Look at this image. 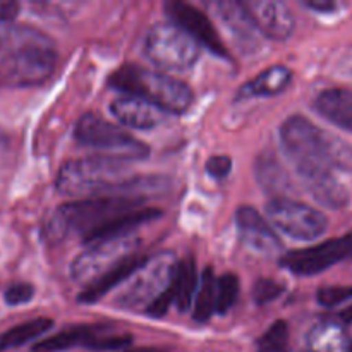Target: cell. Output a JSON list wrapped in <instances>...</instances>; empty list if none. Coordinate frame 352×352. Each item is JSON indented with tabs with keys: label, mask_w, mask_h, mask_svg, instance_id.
Instances as JSON below:
<instances>
[{
	"label": "cell",
	"mask_w": 352,
	"mask_h": 352,
	"mask_svg": "<svg viewBox=\"0 0 352 352\" xmlns=\"http://www.w3.org/2000/svg\"><path fill=\"white\" fill-rule=\"evenodd\" d=\"M280 144L301 181L332 170L352 172V144L302 116L282 124Z\"/></svg>",
	"instance_id": "1"
},
{
	"label": "cell",
	"mask_w": 352,
	"mask_h": 352,
	"mask_svg": "<svg viewBox=\"0 0 352 352\" xmlns=\"http://www.w3.org/2000/svg\"><path fill=\"white\" fill-rule=\"evenodd\" d=\"M54 41L41 31L0 23V85L26 88L47 81L55 69Z\"/></svg>",
	"instance_id": "2"
},
{
	"label": "cell",
	"mask_w": 352,
	"mask_h": 352,
	"mask_svg": "<svg viewBox=\"0 0 352 352\" xmlns=\"http://www.w3.org/2000/svg\"><path fill=\"white\" fill-rule=\"evenodd\" d=\"M144 179L134 177L127 162L95 155L65 162L57 174L55 188L65 196H86L110 192V196H127L120 192H136Z\"/></svg>",
	"instance_id": "3"
},
{
	"label": "cell",
	"mask_w": 352,
	"mask_h": 352,
	"mask_svg": "<svg viewBox=\"0 0 352 352\" xmlns=\"http://www.w3.org/2000/svg\"><path fill=\"white\" fill-rule=\"evenodd\" d=\"M141 198L136 196H93L79 201L65 203L48 215L43 223V236L50 243H60L72 234L82 237L112 217L136 210Z\"/></svg>",
	"instance_id": "4"
},
{
	"label": "cell",
	"mask_w": 352,
	"mask_h": 352,
	"mask_svg": "<svg viewBox=\"0 0 352 352\" xmlns=\"http://www.w3.org/2000/svg\"><path fill=\"white\" fill-rule=\"evenodd\" d=\"M109 86L126 96H136L167 113H184L192 103L186 82L134 64H124L109 76Z\"/></svg>",
	"instance_id": "5"
},
{
	"label": "cell",
	"mask_w": 352,
	"mask_h": 352,
	"mask_svg": "<svg viewBox=\"0 0 352 352\" xmlns=\"http://www.w3.org/2000/svg\"><path fill=\"white\" fill-rule=\"evenodd\" d=\"M74 138L82 146L100 150V155L131 162L150 155V148L138 141L117 124L109 122L96 113H85L74 127Z\"/></svg>",
	"instance_id": "6"
},
{
	"label": "cell",
	"mask_w": 352,
	"mask_h": 352,
	"mask_svg": "<svg viewBox=\"0 0 352 352\" xmlns=\"http://www.w3.org/2000/svg\"><path fill=\"white\" fill-rule=\"evenodd\" d=\"M144 54L164 71H189L199 58V45L174 23L157 24L148 33Z\"/></svg>",
	"instance_id": "7"
},
{
	"label": "cell",
	"mask_w": 352,
	"mask_h": 352,
	"mask_svg": "<svg viewBox=\"0 0 352 352\" xmlns=\"http://www.w3.org/2000/svg\"><path fill=\"white\" fill-rule=\"evenodd\" d=\"M179 261L172 253H162L148 258L140 270L129 278L126 291L117 298L120 306L129 309H146L157 298H160L172 284Z\"/></svg>",
	"instance_id": "8"
},
{
	"label": "cell",
	"mask_w": 352,
	"mask_h": 352,
	"mask_svg": "<svg viewBox=\"0 0 352 352\" xmlns=\"http://www.w3.org/2000/svg\"><path fill=\"white\" fill-rule=\"evenodd\" d=\"M270 222L280 232L296 241H315L329 227V220L320 210L291 198H274L267 205Z\"/></svg>",
	"instance_id": "9"
},
{
	"label": "cell",
	"mask_w": 352,
	"mask_h": 352,
	"mask_svg": "<svg viewBox=\"0 0 352 352\" xmlns=\"http://www.w3.org/2000/svg\"><path fill=\"white\" fill-rule=\"evenodd\" d=\"M140 246V239L133 236L117 237V239L100 241L89 244L85 253L79 254L71 265V277L76 282L96 280L105 272L119 265L120 261L134 256ZM89 282V284H91Z\"/></svg>",
	"instance_id": "10"
},
{
	"label": "cell",
	"mask_w": 352,
	"mask_h": 352,
	"mask_svg": "<svg viewBox=\"0 0 352 352\" xmlns=\"http://www.w3.org/2000/svg\"><path fill=\"white\" fill-rule=\"evenodd\" d=\"M352 256V232L344 237L325 241L315 248L308 250L289 251L280 260L282 267L289 272L302 277L316 275L327 268L333 267L339 261Z\"/></svg>",
	"instance_id": "11"
},
{
	"label": "cell",
	"mask_w": 352,
	"mask_h": 352,
	"mask_svg": "<svg viewBox=\"0 0 352 352\" xmlns=\"http://www.w3.org/2000/svg\"><path fill=\"white\" fill-rule=\"evenodd\" d=\"M165 10H167L168 17L174 21V24L182 28L196 43L203 45L206 50H210L217 57H229V50L226 48L223 41L220 40L215 26H213V23L208 19L206 14H203L201 10L196 9L191 3L179 2V0L165 3Z\"/></svg>",
	"instance_id": "12"
},
{
	"label": "cell",
	"mask_w": 352,
	"mask_h": 352,
	"mask_svg": "<svg viewBox=\"0 0 352 352\" xmlns=\"http://www.w3.org/2000/svg\"><path fill=\"white\" fill-rule=\"evenodd\" d=\"M260 33L268 40L284 41L296 30V19L287 3L278 0H248L243 2Z\"/></svg>",
	"instance_id": "13"
},
{
	"label": "cell",
	"mask_w": 352,
	"mask_h": 352,
	"mask_svg": "<svg viewBox=\"0 0 352 352\" xmlns=\"http://www.w3.org/2000/svg\"><path fill=\"white\" fill-rule=\"evenodd\" d=\"M215 9L217 16L220 17L222 24L227 28L236 47L244 55L258 52L261 43L260 38L263 34L260 33L254 21L251 19L244 3L234 2V0H220V2L215 3Z\"/></svg>",
	"instance_id": "14"
},
{
	"label": "cell",
	"mask_w": 352,
	"mask_h": 352,
	"mask_svg": "<svg viewBox=\"0 0 352 352\" xmlns=\"http://www.w3.org/2000/svg\"><path fill=\"white\" fill-rule=\"evenodd\" d=\"M237 232L241 241L254 253L272 256L280 251L282 243L270 223L251 206H241L236 212Z\"/></svg>",
	"instance_id": "15"
},
{
	"label": "cell",
	"mask_w": 352,
	"mask_h": 352,
	"mask_svg": "<svg viewBox=\"0 0 352 352\" xmlns=\"http://www.w3.org/2000/svg\"><path fill=\"white\" fill-rule=\"evenodd\" d=\"M110 112L119 120L122 126L133 127V129L148 131L162 126L167 119V112L158 107L136 98V96H119L110 105Z\"/></svg>",
	"instance_id": "16"
},
{
	"label": "cell",
	"mask_w": 352,
	"mask_h": 352,
	"mask_svg": "<svg viewBox=\"0 0 352 352\" xmlns=\"http://www.w3.org/2000/svg\"><path fill=\"white\" fill-rule=\"evenodd\" d=\"M158 217H162V210L151 208V206L150 208L131 210V212L120 213V215H116L110 220H107L105 223H102L100 227L93 229L91 232L86 234L82 241H85V244H95L100 243V241L131 236L138 227L144 226V223L151 222V220H157Z\"/></svg>",
	"instance_id": "17"
},
{
	"label": "cell",
	"mask_w": 352,
	"mask_h": 352,
	"mask_svg": "<svg viewBox=\"0 0 352 352\" xmlns=\"http://www.w3.org/2000/svg\"><path fill=\"white\" fill-rule=\"evenodd\" d=\"M146 260V256L134 254V256L120 261L119 265H116V267L110 268L109 272H105L102 277H98L96 280H93L91 284H88V287L78 296L79 305H95V302L100 301L107 292L116 289L117 285L122 284L124 280H129L134 275V272L140 270Z\"/></svg>",
	"instance_id": "18"
},
{
	"label": "cell",
	"mask_w": 352,
	"mask_h": 352,
	"mask_svg": "<svg viewBox=\"0 0 352 352\" xmlns=\"http://www.w3.org/2000/svg\"><path fill=\"white\" fill-rule=\"evenodd\" d=\"M315 109L323 119L352 133V91L346 88H330L320 93Z\"/></svg>",
	"instance_id": "19"
},
{
	"label": "cell",
	"mask_w": 352,
	"mask_h": 352,
	"mask_svg": "<svg viewBox=\"0 0 352 352\" xmlns=\"http://www.w3.org/2000/svg\"><path fill=\"white\" fill-rule=\"evenodd\" d=\"M292 71L285 65H272L261 74L241 86L237 91V100L260 98V96H275L284 91L291 85Z\"/></svg>",
	"instance_id": "20"
},
{
	"label": "cell",
	"mask_w": 352,
	"mask_h": 352,
	"mask_svg": "<svg viewBox=\"0 0 352 352\" xmlns=\"http://www.w3.org/2000/svg\"><path fill=\"white\" fill-rule=\"evenodd\" d=\"M254 170H256L258 184L268 195H274L275 198H287V196H284L285 192L292 191V182L289 179L287 172L284 170L278 158L270 151H265L258 157Z\"/></svg>",
	"instance_id": "21"
},
{
	"label": "cell",
	"mask_w": 352,
	"mask_h": 352,
	"mask_svg": "<svg viewBox=\"0 0 352 352\" xmlns=\"http://www.w3.org/2000/svg\"><path fill=\"white\" fill-rule=\"evenodd\" d=\"M302 184H305L306 191L311 195V198H315L323 206L340 210L349 203V191L342 182L337 181L332 172L306 179L302 181Z\"/></svg>",
	"instance_id": "22"
},
{
	"label": "cell",
	"mask_w": 352,
	"mask_h": 352,
	"mask_svg": "<svg viewBox=\"0 0 352 352\" xmlns=\"http://www.w3.org/2000/svg\"><path fill=\"white\" fill-rule=\"evenodd\" d=\"M309 352H347V336L342 325L336 322H322L313 327L308 333Z\"/></svg>",
	"instance_id": "23"
},
{
	"label": "cell",
	"mask_w": 352,
	"mask_h": 352,
	"mask_svg": "<svg viewBox=\"0 0 352 352\" xmlns=\"http://www.w3.org/2000/svg\"><path fill=\"white\" fill-rule=\"evenodd\" d=\"M198 272L196 263L191 256L179 261L175 272V306L179 311H188L195 305L196 292H198Z\"/></svg>",
	"instance_id": "24"
},
{
	"label": "cell",
	"mask_w": 352,
	"mask_h": 352,
	"mask_svg": "<svg viewBox=\"0 0 352 352\" xmlns=\"http://www.w3.org/2000/svg\"><path fill=\"white\" fill-rule=\"evenodd\" d=\"M192 318L198 323H205L217 311V278L212 268H205L199 278L198 292L195 298Z\"/></svg>",
	"instance_id": "25"
},
{
	"label": "cell",
	"mask_w": 352,
	"mask_h": 352,
	"mask_svg": "<svg viewBox=\"0 0 352 352\" xmlns=\"http://www.w3.org/2000/svg\"><path fill=\"white\" fill-rule=\"evenodd\" d=\"M54 322L50 318H34L30 320L26 323H21V325L12 327L10 330H7L3 336H0V351L6 349H14V347H21L24 344L31 342V340L38 339L40 336H43L47 330L52 329Z\"/></svg>",
	"instance_id": "26"
},
{
	"label": "cell",
	"mask_w": 352,
	"mask_h": 352,
	"mask_svg": "<svg viewBox=\"0 0 352 352\" xmlns=\"http://www.w3.org/2000/svg\"><path fill=\"white\" fill-rule=\"evenodd\" d=\"M96 330H98L96 327H74V329H65L62 330V332L55 333V336L47 337V339L34 344L31 352H62L78 346V344H82V346H85L86 340H88Z\"/></svg>",
	"instance_id": "27"
},
{
	"label": "cell",
	"mask_w": 352,
	"mask_h": 352,
	"mask_svg": "<svg viewBox=\"0 0 352 352\" xmlns=\"http://www.w3.org/2000/svg\"><path fill=\"white\" fill-rule=\"evenodd\" d=\"M241 292L239 278L236 274H223L217 278V313L226 315L234 308Z\"/></svg>",
	"instance_id": "28"
},
{
	"label": "cell",
	"mask_w": 352,
	"mask_h": 352,
	"mask_svg": "<svg viewBox=\"0 0 352 352\" xmlns=\"http://www.w3.org/2000/svg\"><path fill=\"white\" fill-rule=\"evenodd\" d=\"M258 352H289V325L284 320L275 322L258 340Z\"/></svg>",
	"instance_id": "29"
},
{
	"label": "cell",
	"mask_w": 352,
	"mask_h": 352,
	"mask_svg": "<svg viewBox=\"0 0 352 352\" xmlns=\"http://www.w3.org/2000/svg\"><path fill=\"white\" fill-rule=\"evenodd\" d=\"M284 291V284L274 280V278H258L253 285V301L258 306H265L280 298Z\"/></svg>",
	"instance_id": "30"
},
{
	"label": "cell",
	"mask_w": 352,
	"mask_h": 352,
	"mask_svg": "<svg viewBox=\"0 0 352 352\" xmlns=\"http://www.w3.org/2000/svg\"><path fill=\"white\" fill-rule=\"evenodd\" d=\"M100 330H96L91 337L85 342V347L96 352H105V351H119L124 347L129 346L133 342L131 336H109V337H100Z\"/></svg>",
	"instance_id": "31"
},
{
	"label": "cell",
	"mask_w": 352,
	"mask_h": 352,
	"mask_svg": "<svg viewBox=\"0 0 352 352\" xmlns=\"http://www.w3.org/2000/svg\"><path fill=\"white\" fill-rule=\"evenodd\" d=\"M316 299L325 308H336V306L352 299V285H329V287H322L318 294H316Z\"/></svg>",
	"instance_id": "32"
},
{
	"label": "cell",
	"mask_w": 352,
	"mask_h": 352,
	"mask_svg": "<svg viewBox=\"0 0 352 352\" xmlns=\"http://www.w3.org/2000/svg\"><path fill=\"white\" fill-rule=\"evenodd\" d=\"M34 296V287L28 282H17V284L9 285L3 292V299L9 306H21L26 305L33 299Z\"/></svg>",
	"instance_id": "33"
},
{
	"label": "cell",
	"mask_w": 352,
	"mask_h": 352,
	"mask_svg": "<svg viewBox=\"0 0 352 352\" xmlns=\"http://www.w3.org/2000/svg\"><path fill=\"white\" fill-rule=\"evenodd\" d=\"M232 170V160L226 155H215L206 162V172L213 179H226Z\"/></svg>",
	"instance_id": "34"
},
{
	"label": "cell",
	"mask_w": 352,
	"mask_h": 352,
	"mask_svg": "<svg viewBox=\"0 0 352 352\" xmlns=\"http://www.w3.org/2000/svg\"><path fill=\"white\" fill-rule=\"evenodd\" d=\"M19 12V3L0 0V23H12Z\"/></svg>",
	"instance_id": "35"
},
{
	"label": "cell",
	"mask_w": 352,
	"mask_h": 352,
	"mask_svg": "<svg viewBox=\"0 0 352 352\" xmlns=\"http://www.w3.org/2000/svg\"><path fill=\"white\" fill-rule=\"evenodd\" d=\"M302 6L311 10H318V12H332L337 9V3L332 0H306Z\"/></svg>",
	"instance_id": "36"
},
{
	"label": "cell",
	"mask_w": 352,
	"mask_h": 352,
	"mask_svg": "<svg viewBox=\"0 0 352 352\" xmlns=\"http://www.w3.org/2000/svg\"><path fill=\"white\" fill-rule=\"evenodd\" d=\"M339 318L342 320L344 323H351V322H352V305L349 306V308L344 309V311H340Z\"/></svg>",
	"instance_id": "37"
},
{
	"label": "cell",
	"mask_w": 352,
	"mask_h": 352,
	"mask_svg": "<svg viewBox=\"0 0 352 352\" xmlns=\"http://www.w3.org/2000/svg\"><path fill=\"white\" fill-rule=\"evenodd\" d=\"M126 352H162L160 349H153V347H140V349H129Z\"/></svg>",
	"instance_id": "38"
},
{
	"label": "cell",
	"mask_w": 352,
	"mask_h": 352,
	"mask_svg": "<svg viewBox=\"0 0 352 352\" xmlns=\"http://www.w3.org/2000/svg\"><path fill=\"white\" fill-rule=\"evenodd\" d=\"M347 352H352V344H349V349H347Z\"/></svg>",
	"instance_id": "39"
}]
</instances>
